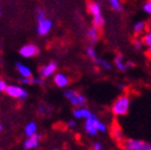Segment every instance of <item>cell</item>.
Segmentation results:
<instances>
[{
	"instance_id": "cell-14",
	"label": "cell",
	"mask_w": 151,
	"mask_h": 150,
	"mask_svg": "<svg viewBox=\"0 0 151 150\" xmlns=\"http://www.w3.org/2000/svg\"><path fill=\"white\" fill-rule=\"evenodd\" d=\"M86 36H87L88 40H89V42H91L92 44L94 43H97L100 39V33H99V30L97 27H90L87 30V33H86Z\"/></svg>"
},
{
	"instance_id": "cell-6",
	"label": "cell",
	"mask_w": 151,
	"mask_h": 150,
	"mask_svg": "<svg viewBox=\"0 0 151 150\" xmlns=\"http://www.w3.org/2000/svg\"><path fill=\"white\" fill-rule=\"evenodd\" d=\"M114 65H116L118 71L124 73V71H126L127 69H129V68L133 67L134 63L132 61H125L124 55L119 53V54H116V56L114 57Z\"/></svg>"
},
{
	"instance_id": "cell-9",
	"label": "cell",
	"mask_w": 151,
	"mask_h": 150,
	"mask_svg": "<svg viewBox=\"0 0 151 150\" xmlns=\"http://www.w3.org/2000/svg\"><path fill=\"white\" fill-rule=\"evenodd\" d=\"M56 69H57V64L55 63V62H50L47 65L43 66V67L40 69V71H39L40 78L45 79V78L50 77V76H52V74H55Z\"/></svg>"
},
{
	"instance_id": "cell-7",
	"label": "cell",
	"mask_w": 151,
	"mask_h": 150,
	"mask_svg": "<svg viewBox=\"0 0 151 150\" xmlns=\"http://www.w3.org/2000/svg\"><path fill=\"white\" fill-rule=\"evenodd\" d=\"M9 97L16 99H21V100H25L27 98V92L22 89L21 87L15 86V85H9L4 90Z\"/></svg>"
},
{
	"instance_id": "cell-4",
	"label": "cell",
	"mask_w": 151,
	"mask_h": 150,
	"mask_svg": "<svg viewBox=\"0 0 151 150\" xmlns=\"http://www.w3.org/2000/svg\"><path fill=\"white\" fill-rule=\"evenodd\" d=\"M88 11H89V13L92 16V26H93V27H97L98 30L103 27L105 21H104L101 6L99 5V3L93 2V1L89 2L88 3Z\"/></svg>"
},
{
	"instance_id": "cell-1",
	"label": "cell",
	"mask_w": 151,
	"mask_h": 150,
	"mask_svg": "<svg viewBox=\"0 0 151 150\" xmlns=\"http://www.w3.org/2000/svg\"><path fill=\"white\" fill-rule=\"evenodd\" d=\"M130 109V98L127 94H123L116 99L111 106V112L116 117H123L128 113Z\"/></svg>"
},
{
	"instance_id": "cell-17",
	"label": "cell",
	"mask_w": 151,
	"mask_h": 150,
	"mask_svg": "<svg viewBox=\"0 0 151 150\" xmlns=\"http://www.w3.org/2000/svg\"><path fill=\"white\" fill-rule=\"evenodd\" d=\"M146 27H147V23L144 21H137L133 24V28H132V31L134 33V35L139 36L142 35V34L144 33L146 31Z\"/></svg>"
},
{
	"instance_id": "cell-2",
	"label": "cell",
	"mask_w": 151,
	"mask_h": 150,
	"mask_svg": "<svg viewBox=\"0 0 151 150\" xmlns=\"http://www.w3.org/2000/svg\"><path fill=\"white\" fill-rule=\"evenodd\" d=\"M107 126L102 121H100L96 115H92L91 118L85 121V131L89 136H96L98 132H106Z\"/></svg>"
},
{
	"instance_id": "cell-28",
	"label": "cell",
	"mask_w": 151,
	"mask_h": 150,
	"mask_svg": "<svg viewBox=\"0 0 151 150\" xmlns=\"http://www.w3.org/2000/svg\"><path fill=\"white\" fill-rule=\"evenodd\" d=\"M6 84H5L4 81H2V80H0V92H4L5 88H6Z\"/></svg>"
},
{
	"instance_id": "cell-5",
	"label": "cell",
	"mask_w": 151,
	"mask_h": 150,
	"mask_svg": "<svg viewBox=\"0 0 151 150\" xmlns=\"http://www.w3.org/2000/svg\"><path fill=\"white\" fill-rule=\"evenodd\" d=\"M64 97H65L73 106L75 107H84L85 104H86V98L85 96H83L80 92H76V90H73V89H67L65 92H64Z\"/></svg>"
},
{
	"instance_id": "cell-18",
	"label": "cell",
	"mask_w": 151,
	"mask_h": 150,
	"mask_svg": "<svg viewBox=\"0 0 151 150\" xmlns=\"http://www.w3.org/2000/svg\"><path fill=\"white\" fill-rule=\"evenodd\" d=\"M143 40V43H144V46L146 47L147 53L151 56V32L145 34L144 37L142 38Z\"/></svg>"
},
{
	"instance_id": "cell-3",
	"label": "cell",
	"mask_w": 151,
	"mask_h": 150,
	"mask_svg": "<svg viewBox=\"0 0 151 150\" xmlns=\"http://www.w3.org/2000/svg\"><path fill=\"white\" fill-rule=\"evenodd\" d=\"M123 150H151V143L137 138H126L122 142Z\"/></svg>"
},
{
	"instance_id": "cell-27",
	"label": "cell",
	"mask_w": 151,
	"mask_h": 150,
	"mask_svg": "<svg viewBox=\"0 0 151 150\" xmlns=\"http://www.w3.org/2000/svg\"><path fill=\"white\" fill-rule=\"evenodd\" d=\"M45 20V14L43 12H39L38 13V22H41Z\"/></svg>"
},
{
	"instance_id": "cell-30",
	"label": "cell",
	"mask_w": 151,
	"mask_h": 150,
	"mask_svg": "<svg viewBox=\"0 0 151 150\" xmlns=\"http://www.w3.org/2000/svg\"><path fill=\"white\" fill-rule=\"evenodd\" d=\"M118 88L120 89V90H124V89H125V85L122 84V83H120V84L118 85Z\"/></svg>"
},
{
	"instance_id": "cell-34",
	"label": "cell",
	"mask_w": 151,
	"mask_h": 150,
	"mask_svg": "<svg viewBox=\"0 0 151 150\" xmlns=\"http://www.w3.org/2000/svg\"><path fill=\"white\" fill-rule=\"evenodd\" d=\"M149 1H151V0H149Z\"/></svg>"
},
{
	"instance_id": "cell-25",
	"label": "cell",
	"mask_w": 151,
	"mask_h": 150,
	"mask_svg": "<svg viewBox=\"0 0 151 150\" xmlns=\"http://www.w3.org/2000/svg\"><path fill=\"white\" fill-rule=\"evenodd\" d=\"M20 82L22 84H35V78H22Z\"/></svg>"
},
{
	"instance_id": "cell-23",
	"label": "cell",
	"mask_w": 151,
	"mask_h": 150,
	"mask_svg": "<svg viewBox=\"0 0 151 150\" xmlns=\"http://www.w3.org/2000/svg\"><path fill=\"white\" fill-rule=\"evenodd\" d=\"M144 46V43H143V40L139 39V38H137V39L133 40V47H134L137 50H141Z\"/></svg>"
},
{
	"instance_id": "cell-26",
	"label": "cell",
	"mask_w": 151,
	"mask_h": 150,
	"mask_svg": "<svg viewBox=\"0 0 151 150\" xmlns=\"http://www.w3.org/2000/svg\"><path fill=\"white\" fill-rule=\"evenodd\" d=\"M103 149V146L100 142H94L92 144V150H102Z\"/></svg>"
},
{
	"instance_id": "cell-11",
	"label": "cell",
	"mask_w": 151,
	"mask_h": 150,
	"mask_svg": "<svg viewBox=\"0 0 151 150\" xmlns=\"http://www.w3.org/2000/svg\"><path fill=\"white\" fill-rule=\"evenodd\" d=\"M41 136L40 134H34L32 136H28V138L24 142V147L25 149H34V148H37L39 145V141H40Z\"/></svg>"
},
{
	"instance_id": "cell-35",
	"label": "cell",
	"mask_w": 151,
	"mask_h": 150,
	"mask_svg": "<svg viewBox=\"0 0 151 150\" xmlns=\"http://www.w3.org/2000/svg\"><path fill=\"white\" fill-rule=\"evenodd\" d=\"M25 150H27V149H25Z\"/></svg>"
},
{
	"instance_id": "cell-13",
	"label": "cell",
	"mask_w": 151,
	"mask_h": 150,
	"mask_svg": "<svg viewBox=\"0 0 151 150\" xmlns=\"http://www.w3.org/2000/svg\"><path fill=\"white\" fill-rule=\"evenodd\" d=\"M54 81H55V84L58 87H61V88L66 87L69 83V80H68V78H67V76H65L64 74H61V73L57 74V75L55 76Z\"/></svg>"
},
{
	"instance_id": "cell-32",
	"label": "cell",
	"mask_w": 151,
	"mask_h": 150,
	"mask_svg": "<svg viewBox=\"0 0 151 150\" xmlns=\"http://www.w3.org/2000/svg\"><path fill=\"white\" fill-rule=\"evenodd\" d=\"M1 129H2V127H1V125H0V130H1Z\"/></svg>"
},
{
	"instance_id": "cell-24",
	"label": "cell",
	"mask_w": 151,
	"mask_h": 150,
	"mask_svg": "<svg viewBox=\"0 0 151 150\" xmlns=\"http://www.w3.org/2000/svg\"><path fill=\"white\" fill-rule=\"evenodd\" d=\"M143 11H144L146 14L148 15H151V1H147V2L144 3V5H143Z\"/></svg>"
},
{
	"instance_id": "cell-12",
	"label": "cell",
	"mask_w": 151,
	"mask_h": 150,
	"mask_svg": "<svg viewBox=\"0 0 151 150\" xmlns=\"http://www.w3.org/2000/svg\"><path fill=\"white\" fill-rule=\"evenodd\" d=\"M73 115L76 119H85V120L89 119V118H91L92 115H93L88 108H85V107H81V108H78V109H75Z\"/></svg>"
},
{
	"instance_id": "cell-19",
	"label": "cell",
	"mask_w": 151,
	"mask_h": 150,
	"mask_svg": "<svg viewBox=\"0 0 151 150\" xmlns=\"http://www.w3.org/2000/svg\"><path fill=\"white\" fill-rule=\"evenodd\" d=\"M36 131H37V126H36V124L34 122L28 123L25 126V128H24V132H25V134L27 136H32L34 134H36Z\"/></svg>"
},
{
	"instance_id": "cell-22",
	"label": "cell",
	"mask_w": 151,
	"mask_h": 150,
	"mask_svg": "<svg viewBox=\"0 0 151 150\" xmlns=\"http://www.w3.org/2000/svg\"><path fill=\"white\" fill-rule=\"evenodd\" d=\"M96 64L99 65L101 68H103V69H105V71H111V69H112V65H111V63H109L108 61H106L105 59L99 58Z\"/></svg>"
},
{
	"instance_id": "cell-20",
	"label": "cell",
	"mask_w": 151,
	"mask_h": 150,
	"mask_svg": "<svg viewBox=\"0 0 151 150\" xmlns=\"http://www.w3.org/2000/svg\"><path fill=\"white\" fill-rule=\"evenodd\" d=\"M108 3L111 9L114 12H121L123 9V4L121 2V0H108Z\"/></svg>"
},
{
	"instance_id": "cell-15",
	"label": "cell",
	"mask_w": 151,
	"mask_h": 150,
	"mask_svg": "<svg viewBox=\"0 0 151 150\" xmlns=\"http://www.w3.org/2000/svg\"><path fill=\"white\" fill-rule=\"evenodd\" d=\"M111 134H112L113 138L118 142H123L124 141V136H123V131L122 129L120 128L118 124H114L112 126V129H111Z\"/></svg>"
},
{
	"instance_id": "cell-31",
	"label": "cell",
	"mask_w": 151,
	"mask_h": 150,
	"mask_svg": "<svg viewBox=\"0 0 151 150\" xmlns=\"http://www.w3.org/2000/svg\"><path fill=\"white\" fill-rule=\"evenodd\" d=\"M149 27L151 28V21H150V23H149Z\"/></svg>"
},
{
	"instance_id": "cell-33",
	"label": "cell",
	"mask_w": 151,
	"mask_h": 150,
	"mask_svg": "<svg viewBox=\"0 0 151 150\" xmlns=\"http://www.w3.org/2000/svg\"><path fill=\"white\" fill-rule=\"evenodd\" d=\"M55 150H58V149H55Z\"/></svg>"
},
{
	"instance_id": "cell-8",
	"label": "cell",
	"mask_w": 151,
	"mask_h": 150,
	"mask_svg": "<svg viewBox=\"0 0 151 150\" xmlns=\"http://www.w3.org/2000/svg\"><path fill=\"white\" fill-rule=\"evenodd\" d=\"M39 53L37 46L34 44H27L24 45L21 49H20V55L24 58H31V57H34Z\"/></svg>"
},
{
	"instance_id": "cell-21",
	"label": "cell",
	"mask_w": 151,
	"mask_h": 150,
	"mask_svg": "<svg viewBox=\"0 0 151 150\" xmlns=\"http://www.w3.org/2000/svg\"><path fill=\"white\" fill-rule=\"evenodd\" d=\"M86 54H87L88 58L91 60L92 62H94V63H97L98 59H99V57H98L97 55V52H96V49L93 48L92 46H88L87 49H86Z\"/></svg>"
},
{
	"instance_id": "cell-10",
	"label": "cell",
	"mask_w": 151,
	"mask_h": 150,
	"mask_svg": "<svg viewBox=\"0 0 151 150\" xmlns=\"http://www.w3.org/2000/svg\"><path fill=\"white\" fill-rule=\"evenodd\" d=\"M52 20H48V19H45L43 21L38 22V34L39 35H46L48 32L52 30Z\"/></svg>"
},
{
	"instance_id": "cell-16",
	"label": "cell",
	"mask_w": 151,
	"mask_h": 150,
	"mask_svg": "<svg viewBox=\"0 0 151 150\" xmlns=\"http://www.w3.org/2000/svg\"><path fill=\"white\" fill-rule=\"evenodd\" d=\"M16 66H17V69H18V73L22 76V78H32V71L26 65L18 62L16 64Z\"/></svg>"
},
{
	"instance_id": "cell-29",
	"label": "cell",
	"mask_w": 151,
	"mask_h": 150,
	"mask_svg": "<svg viewBox=\"0 0 151 150\" xmlns=\"http://www.w3.org/2000/svg\"><path fill=\"white\" fill-rule=\"evenodd\" d=\"M66 126L69 127V128H73V127L76 126V121H69V122H67Z\"/></svg>"
}]
</instances>
